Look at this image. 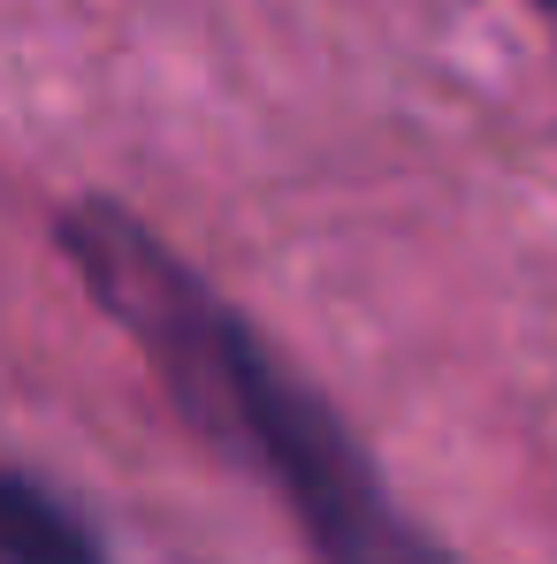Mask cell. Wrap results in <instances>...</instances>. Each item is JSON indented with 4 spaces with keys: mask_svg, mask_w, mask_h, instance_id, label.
<instances>
[{
    "mask_svg": "<svg viewBox=\"0 0 557 564\" xmlns=\"http://www.w3.org/2000/svg\"><path fill=\"white\" fill-rule=\"evenodd\" d=\"M62 245H69L77 275L93 282V297L161 367L191 427L282 488L298 534L313 542L321 564H459L389 503L360 435L153 229H138L107 198H85L62 214Z\"/></svg>",
    "mask_w": 557,
    "mask_h": 564,
    "instance_id": "obj_1",
    "label": "cell"
},
{
    "mask_svg": "<svg viewBox=\"0 0 557 564\" xmlns=\"http://www.w3.org/2000/svg\"><path fill=\"white\" fill-rule=\"evenodd\" d=\"M0 564H107V550L69 503L0 466Z\"/></svg>",
    "mask_w": 557,
    "mask_h": 564,
    "instance_id": "obj_2",
    "label": "cell"
},
{
    "mask_svg": "<svg viewBox=\"0 0 557 564\" xmlns=\"http://www.w3.org/2000/svg\"><path fill=\"white\" fill-rule=\"evenodd\" d=\"M543 8H557V0H543Z\"/></svg>",
    "mask_w": 557,
    "mask_h": 564,
    "instance_id": "obj_3",
    "label": "cell"
}]
</instances>
